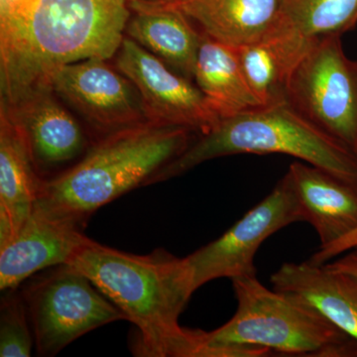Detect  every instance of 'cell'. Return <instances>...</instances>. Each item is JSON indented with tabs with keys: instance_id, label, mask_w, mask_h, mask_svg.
<instances>
[{
	"instance_id": "1",
	"label": "cell",
	"mask_w": 357,
	"mask_h": 357,
	"mask_svg": "<svg viewBox=\"0 0 357 357\" xmlns=\"http://www.w3.org/2000/svg\"><path fill=\"white\" fill-rule=\"evenodd\" d=\"M130 14L128 0H0V102L51 86L63 66L114 57Z\"/></svg>"
},
{
	"instance_id": "2",
	"label": "cell",
	"mask_w": 357,
	"mask_h": 357,
	"mask_svg": "<svg viewBox=\"0 0 357 357\" xmlns=\"http://www.w3.org/2000/svg\"><path fill=\"white\" fill-rule=\"evenodd\" d=\"M86 275L138 331L148 357H208L204 333L178 324L192 290L185 258L157 250L136 255L84 239L67 263Z\"/></svg>"
},
{
	"instance_id": "3",
	"label": "cell",
	"mask_w": 357,
	"mask_h": 357,
	"mask_svg": "<svg viewBox=\"0 0 357 357\" xmlns=\"http://www.w3.org/2000/svg\"><path fill=\"white\" fill-rule=\"evenodd\" d=\"M191 129L144 122L107 134L81 161L42 181L37 204L82 227L98 208L157 174L194 142Z\"/></svg>"
},
{
	"instance_id": "4",
	"label": "cell",
	"mask_w": 357,
	"mask_h": 357,
	"mask_svg": "<svg viewBox=\"0 0 357 357\" xmlns=\"http://www.w3.org/2000/svg\"><path fill=\"white\" fill-rule=\"evenodd\" d=\"M237 309L229 321L206 332L208 357L287 356L357 357V340L325 317L256 276L232 280Z\"/></svg>"
},
{
	"instance_id": "5",
	"label": "cell",
	"mask_w": 357,
	"mask_h": 357,
	"mask_svg": "<svg viewBox=\"0 0 357 357\" xmlns=\"http://www.w3.org/2000/svg\"><path fill=\"white\" fill-rule=\"evenodd\" d=\"M237 154L289 155L357 189L356 152L317 128L287 100L220 119L162 169L152 184L182 175L208 160Z\"/></svg>"
},
{
	"instance_id": "6",
	"label": "cell",
	"mask_w": 357,
	"mask_h": 357,
	"mask_svg": "<svg viewBox=\"0 0 357 357\" xmlns=\"http://www.w3.org/2000/svg\"><path fill=\"white\" fill-rule=\"evenodd\" d=\"M37 354L54 356L74 340L126 314L70 264L49 268L21 289Z\"/></svg>"
},
{
	"instance_id": "7",
	"label": "cell",
	"mask_w": 357,
	"mask_h": 357,
	"mask_svg": "<svg viewBox=\"0 0 357 357\" xmlns=\"http://www.w3.org/2000/svg\"><path fill=\"white\" fill-rule=\"evenodd\" d=\"M286 100L301 115L357 153V60L342 36L318 40L289 74Z\"/></svg>"
},
{
	"instance_id": "8",
	"label": "cell",
	"mask_w": 357,
	"mask_h": 357,
	"mask_svg": "<svg viewBox=\"0 0 357 357\" xmlns=\"http://www.w3.org/2000/svg\"><path fill=\"white\" fill-rule=\"evenodd\" d=\"M303 222L299 204L287 175L215 241L185 257L192 290L218 278L256 276L255 258L262 243L279 230Z\"/></svg>"
},
{
	"instance_id": "9",
	"label": "cell",
	"mask_w": 357,
	"mask_h": 357,
	"mask_svg": "<svg viewBox=\"0 0 357 357\" xmlns=\"http://www.w3.org/2000/svg\"><path fill=\"white\" fill-rule=\"evenodd\" d=\"M116 67L139 93L148 121L202 134L220 122V115L191 79L128 36L117 51Z\"/></svg>"
},
{
	"instance_id": "10",
	"label": "cell",
	"mask_w": 357,
	"mask_h": 357,
	"mask_svg": "<svg viewBox=\"0 0 357 357\" xmlns=\"http://www.w3.org/2000/svg\"><path fill=\"white\" fill-rule=\"evenodd\" d=\"M105 61L88 59L59 68L52 89L105 135L150 122L135 86Z\"/></svg>"
},
{
	"instance_id": "11",
	"label": "cell",
	"mask_w": 357,
	"mask_h": 357,
	"mask_svg": "<svg viewBox=\"0 0 357 357\" xmlns=\"http://www.w3.org/2000/svg\"><path fill=\"white\" fill-rule=\"evenodd\" d=\"M84 227L36 203L13 241L0 248V289H20L39 272L67 264L86 239Z\"/></svg>"
},
{
	"instance_id": "12",
	"label": "cell",
	"mask_w": 357,
	"mask_h": 357,
	"mask_svg": "<svg viewBox=\"0 0 357 357\" xmlns=\"http://www.w3.org/2000/svg\"><path fill=\"white\" fill-rule=\"evenodd\" d=\"M42 181L24 132L10 109L0 103V248L31 215Z\"/></svg>"
},
{
	"instance_id": "13",
	"label": "cell",
	"mask_w": 357,
	"mask_h": 357,
	"mask_svg": "<svg viewBox=\"0 0 357 357\" xmlns=\"http://www.w3.org/2000/svg\"><path fill=\"white\" fill-rule=\"evenodd\" d=\"M128 37L171 69L194 79L202 36L176 1L128 0Z\"/></svg>"
},
{
	"instance_id": "14",
	"label": "cell",
	"mask_w": 357,
	"mask_h": 357,
	"mask_svg": "<svg viewBox=\"0 0 357 357\" xmlns=\"http://www.w3.org/2000/svg\"><path fill=\"white\" fill-rule=\"evenodd\" d=\"M55 95L51 86H44L11 107L2 103L24 132L37 169L72 161L83 153L86 145L81 126Z\"/></svg>"
},
{
	"instance_id": "15",
	"label": "cell",
	"mask_w": 357,
	"mask_h": 357,
	"mask_svg": "<svg viewBox=\"0 0 357 357\" xmlns=\"http://www.w3.org/2000/svg\"><path fill=\"white\" fill-rule=\"evenodd\" d=\"M272 288L312 307L357 340V279L326 264L284 263L270 278Z\"/></svg>"
},
{
	"instance_id": "16",
	"label": "cell",
	"mask_w": 357,
	"mask_h": 357,
	"mask_svg": "<svg viewBox=\"0 0 357 357\" xmlns=\"http://www.w3.org/2000/svg\"><path fill=\"white\" fill-rule=\"evenodd\" d=\"M299 204L303 222L316 229L325 248L357 229V189L333 175L294 162L286 173Z\"/></svg>"
},
{
	"instance_id": "17",
	"label": "cell",
	"mask_w": 357,
	"mask_h": 357,
	"mask_svg": "<svg viewBox=\"0 0 357 357\" xmlns=\"http://www.w3.org/2000/svg\"><path fill=\"white\" fill-rule=\"evenodd\" d=\"M357 0H278V14L265 40L273 44L289 70L314 42L352 31Z\"/></svg>"
},
{
	"instance_id": "18",
	"label": "cell",
	"mask_w": 357,
	"mask_h": 357,
	"mask_svg": "<svg viewBox=\"0 0 357 357\" xmlns=\"http://www.w3.org/2000/svg\"><path fill=\"white\" fill-rule=\"evenodd\" d=\"M176 3L203 28V34L234 48L264 39L278 14V0H183Z\"/></svg>"
},
{
	"instance_id": "19",
	"label": "cell",
	"mask_w": 357,
	"mask_h": 357,
	"mask_svg": "<svg viewBox=\"0 0 357 357\" xmlns=\"http://www.w3.org/2000/svg\"><path fill=\"white\" fill-rule=\"evenodd\" d=\"M194 79L220 119L261 107L244 79L236 48L204 34Z\"/></svg>"
},
{
	"instance_id": "20",
	"label": "cell",
	"mask_w": 357,
	"mask_h": 357,
	"mask_svg": "<svg viewBox=\"0 0 357 357\" xmlns=\"http://www.w3.org/2000/svg\"><path fill=\"white\" fill-rule=\"evenodd\" d=\"M244 79L261 107L286 100L289 70L267 40L237 47Z\"/></svg>"
},
{
	"instance_id": "21",
	"label": "cell",
	"mask_w": 357,
	"mask_h": 357,
	"mask_svg": "<svg viewBox=\"0 0 357 357\" xmlns=\"http://www.w3.org/2000/svg\"><path fill=\"white\" fill-rule=\"evenodd\" d=\"M4 293L0 305V356H31L34 335L22 294L18 289Z\"/></svg>"
},
{
	"instance_id": "22",
	"label": "cell",
	"mask_w": 357,
	"mask_h": 357,
	"mask_svg": "<svg viewBox=\"0 0 357 357\" xmlns=\"http://www.w3.org/2000/svg\"><path fill=\"white\" fill-rule=\"evenodd\" d=\"M356 246H357V229L352 230L349 234L330 244V245L319 248V250L314 252L307 261L314 265H324L330 262L333 258L337 257L338 255H344V253L356 248Z\"/></svg>"
},
{
	"instance_id": "23",
	"label": "cell",
	"mask_w": 357,
	"mask_h": 357,
	"mask_svg": "<svg viewBox=\"0 0 357 357\" xmlns=\"http://www.w3.org/2000/svg\"><path fill=\"white\" fill-rule=\"evenodd\" d=\"M326 264L332 269L351 275L357 279V246L347 251V255L342 258Z\"/></svg>"
},
{
	"instance_id": "24",
	"label": "cell",
	"mask_w": 357,
	"mask_h": 357,
	"mask_svg": "<svg viewBox=\"0 0 357 357\" xmlns=\"http://www.w3.org/2000/svg\"><path fill=\"white\" fill-rule=\"evenodd\" d=\"M167 1H176V0H167Z\"/></svg>"
},
{
	"instance_id": "25",
	"label": "cell",
	"mask_w": 357,
	"mask_h": 357,
	"mask_svg": "<svg viewBox=\"0 0 357 357\" xmlns=\"http://www.w3.org/2000/svg\"><path fill=\"white\" fill-rule=\"evenodd\" d=\"M176 1H183V0H176Z\"/></svg>"
}]
</instances>
